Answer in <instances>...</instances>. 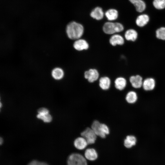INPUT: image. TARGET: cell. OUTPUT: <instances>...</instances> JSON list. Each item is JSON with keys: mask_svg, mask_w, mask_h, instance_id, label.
Instances as JSON below:
<instances>
[{"mask_svg": "<svg viewBox=\"0 0 165 165\" xmlns=\"http://www.w3.org/2000/svg\"><path fill=\"white\" fill-rule=\"evenodd\" d=\"M27 165H48L46 163L34 160L30 162Z\"/></svg>", "mask_w": 165, "mask_h": 165, "instance_id": "27", "label": "cell"}, {"mask_svg": "<svg viewBox=\"0 0 165 165\" xmlns=\"http://www.w3.org/2000/svg\"><path fill=\"white\" fill-rule=\"evenodd\" d=\"M156 86V81L152 78H148L145 79L143 82L142 86L146 91L153 90Z\"/></svg>", "mask_w": 165, "mask_h": 165, "instance_id": "10", "label": "cell"}, {"mask_svg": "<svg viewBox=\"0 0 165 165\" xmlns=\"http://www.w3.org/2000/svg\"><path fill=\"white\" fill-rule=\"evenodd\" d=\"M109 42L112 46H115L116 45H122L124 43L123 38L119 34L113 35L109 39Z\"/></svg>", "mask_w": 165, "mask_h": 165, "instance_id": "12", "label": "cell"}, {"mask_svg": "<svg viewBox=\"0 0 165 165\" xmlns=\"http://www.w3.org/2000/svg\"><path fill=\"white\" fill-rule=\"evenodd\" d=\"M156 35L158 39L165 40V27H161L158 29L156 31Z\"/></svg>", "mask_w": 165, "mask_h": 165, "instance_id": "23", "label": "cell"}, {"mask_svg": "<svg viewBox=\"0 0 165 165\" xmlns=\"http://www.w3.org/2000/svg\"><path fill=\"white\" fill-rule=\"evenodd\" d=\"M149 17L146 14H142L137 17L136 20L137 25L141 27H143L146 25L148 22Z\"/></svg>", "mask_w": 165, "mask_h": 165, "instance_id": "13", "label": "cell"}, {"mask_svg": "<svg viewBox=\"0 0 165 165\" xmlns=\"http://www.w3.org/2000/svg\"><path fill=\"white\" fill-rule=\"evenodd\" d=\"M137 141L136 138L133 135L127 136L124 140V145L127 148H130L135 145Z\"/></svg>", "mask_w": 165, "mask_h": 165, "instance_id": "18", "label": "cell"}, {"mask_svg": "<svg viewBox=\"0 0 165 165\" xmlns=\"http://www.w3.org/2000/svg\"><path fill=\"white\" fill-rule=\"evenodd\" d=\"M85 158L90 161H94L98 157V153L96 150L93 148L86 149L84 152Z\"/></svg>", "mask_w": 165, "mask_h": 165, "instance_id": "11", "label": "cell"}, {"mask_svg": "<svg viewBox=\"0 0 165 165\" xmlns=\"http://www.w3.org/2000/svg\"><path fill=\"white\" fill-rule=\"evenodd\" d=\"M134 5L136 10L140 13L144 11L146 8V4L142 0H138Z\"/></svg>", "mask_w": 165, "mask_h": 165, "instance_id": "22", "label": "cell"}, {"mask_svg": "<svg viewBox=\"0 0 165 165\" xmlns=\"http://www.w3.org/2000/svg\"><path fill=\"white\" fill-rule=\"evenodd\" d=\"M138 0H129L130 2L133 5L135 4Z\"/></svg>", "mask_w": 165, "mask_h": 165, "instance_id": "28", "label": "cell"}, {"mask_svg": "<svg viewBox=\"0 0 165 165\" xmlns=\"http://www.w3.org/2000/svg\"><path fill=\"white\" fill-rule=\"evenodd\" d=\"M64 75V71L62 68L59 67L53 68L51 72L52 76L55 80L61 79L63 78Z\"/></svg>", "mask_w": 165, "mask_h": 165, "instance_id": "19", "label": "cell"}, {"mask_svg": "<svg viewBox=\"0 0 165 165\" xmlns=\"http://www.w3.org/2000/svg\"><path fill=\"white\" fill-rule=\"evenodd\" d=\"M73 47L77 50L82 51L87 50L89 48V46L86 40L79 38L76 40L74 42Z\"/></svg>", "mask_w": 165, "mask_h": 165, "instance_id": "9", "label": "cell"}, {"mask_svg": "<svg viewBox=\"0 0 165 165\" xmlns=\"http://www.w3.org/2000/svg\"><path fill=\"white\" fill-rule=\"evenodd\" d=\"M91 128L98 137L105 138L110 133V129L106 123L95 121L92 123Z\"/></svg>", "mask_w": 165, "mask_h": 165, "instance_id": "2", "label": "cell"}, {"mask_svg": "<svg viewBox=\"0 0 165 165\" xmlns=\"http://www.w3.org/2000/svg\"><path fill=\"white\" fill-rule=\"evenodd\" d=\"M83 32V26L76 22H71L66 26V33L68 37L70 39L77 40L80 38Z\"/></svg>", "mask_w": 165, "mask_h": 165, "instance_id": "1", "label": "cell"}, {"mask_svg": "<svg viewBox=\"0 0 165 165\" xmlns=\"http://www.w3.org/2000/svg\"><path fill=\"white\" fill-rule=\"evenodd\" d=\"M85 78L90 83L96 81L99 76V73L95 69H90L85 72L84 74Z\"/></svg>", "mask_w": 165, "mask_h": 165, "instance_id": "6", "label": "cell"}, {"mask_svg": "<svg viewBox=\"0 0 165 165\" xmlns=\"http://www.w3.org/2000/svg\"><path fill=\"white\" fill-rule=\"evenodd\" d=\"M153 5L157 9H163L165 8V0H154Z\"/></svg>", "mask_w": 165, "mask_h": 165, "instance_id": "24", "label": "cell"}, {"mask_svg": "<svg viewBox=\"0 0 165 165\" xmlns=\"http://www.w3.org/2000/svg\"><path fill=\"white\" fill-rule=\"evenodd\" d=\"M67 165H87L85 158L81 154L73 153L70 155L68 159Z\"/></svg>", "mask_w": 165, "mask_h": 165, "instance_id": "4", "label": "cell"}, {"mask_svg": "<svg viewBox=\"0 0 165 165\" xmlns=\"http://www.w3.org/2000/svg\"><path fill=\"white\" fill-rule=\"evenodd\" d=\"M90 15L92 18L97 20H100L103 18L104 13L101 7H97L92 10Z\"/></svg>", "mask_w": 165, "mask_h": 165, "instance_id": "15", "label": "cell"}, {"mask_svg": "<svg viewBox=\"0 0 165 165\" xmlns=\"http://www.w3.org/2000/svg\"><path fill=\"white\" fill-rule=\"evenodd\" d=\"M37 112L38 114L41 115L49 113V110L45 108H40L38 110Z\"/></svg>", "mask_w": 165, "mask_h": 165, "instance_id": "26", "label": "cell"}, {"mask_svg": "<svg viewBox=\"0 0 165 165\" xmlns=\"http://www.w3.org/2000/svg\"><path fill=\"white\" fill-rule=\"evenodd\" d=\"M37 117L45 123H50L52 121V117L49 113L42 115L38 114L37 116Z\"/></svg>", "mask_w": 165, "mask_h": 165, "instance_id": "25", "label": "cell"}, {"mask_svg": "<svg viewBox=\"0 0 165 165\" xmlns=\"http://www.w3.org/2000/svg\"><path fill=\"white\" fill-rule=\"evenodd\" d=\"M105 16L109 21H113L116 19L118 16V11L114 9H110L107 10L105 13Z\"/></svg>", "mask_w": 165, "mask_h": 165, "instance_id": "20", "label": "cell"}, {"mask_svg": "<svg viewBox=\"0 0 165 165\" xmlns=\"http://www.w3.org/2000/svg\"><path fill=\"white\" fill-rule=\"evenodd\" d=\"M138 98L136 92L133 91L128 92L125 97V100L127 102L130 104L135 103Z\"/></svg>", "mask_w": 165, "mask_h": 165, "instance_id": "21", "label": "cell"}, {"mask_svg": "<svg viewBox=\"0 0 165 165\" xmlns=\"http://www.w3.org/2000/svg\"><path fill=\"white\" fill-rule=\"evenodd\" d=\"M115 86L116 89L119 90H122L126 87L127 85L126 79L123 77L117 78L114 82Z\"/></svg>", "mask_w": 165, "mask_h": 165, "instance_id": "17", "label": "cell"}, {"mask_svg": "<svg viewBox=\"0 0 165 165\" xmlns=\"http://www.w3.org/2000/svg\"><path fill=\"white\" fill-rule=\"evenodd\" d=\"M104 32L108 34H113L122 31L124 30L123 25L119 23L107 22L103 27Z\"/></svg>", "mask_w": 165, "mask_h": 165, "instance_id": "3", "label": "cell"}, {"mask_svg": "<svg viewBox=\"0 0 165 165\" xmlns=\"http://www.w3.org/2000/svg\"><path fill=\"white\" fill-rule=\"evenodd\" d=\"M111 80L107 77H102L99 80V85L100 88L104 90H108L111 86Z\"/></svg>", "mask_w": 165, "mask_h": 165, "instance_id": "16", "label": "cell"}, {"mask_svg": "<svg viewBox=\"0 0 165 165\" xmlns=\"http://www.w3.org/2000/svg\"><path fill=\"white\" fill-rule=\"evenodd\" d=\"M124 37L127 40L134 42L137 39L138 33L134 29H129L125 32Z\"/></svg>", "mask_w": 165, "mask_h": 165, "instance_id": "14", "label": "cell"}, {"mask_svg": "<svg viewBox=\"0 0 165 165\" xmlns=\"http://www.w3.org/2000/svg\"><path fill=\"white\" fill-rule=\"evenodd\" d=\"M80 135L86 139L88 145L94 144L98 137L90 127L85 128L81 132Z\"/></svg>", "mask_w": 165, "mask_h": 165, "instance_id": "5", "label": "cell"}, {"mask_svg": "<svg viewBox=\"0 0 165 165\" xmlns=\"http://www.w3.org/2000/svg\"><path fill=\"white\" fill-rule=\"evenodd\" d=\"M73 145L75 148L79 150L85 149L88 144L86 139L81 136L76 137L74 140Z\"/></svg>", "mask_w": 165, "mask_h": 165, "instance_id": "7", "label": "cell"}, {"mask_svg": "<svg viewBox=\"0 0 165 165\" xmlns=\"http://www.w3.org/2000/svg\"><path fill=\"white\" fill-rule=\"evenodd\" d=\"M3 142L2 138L1 137L0 139V143L1 145H2Z\"/></svg>", "mask_w": 165, "mask_h": 165, "instance_id": "29", "label": "cell"}, {"mask_svg": "<svg viewBox=\"0 0 165 165\" xmlns=\"http://www.w3.org/2000/svg\"><path fill=\"white\" fill-rule=\"evenodd\" d=\"M129 80L131 86L134 88H139L142 86L143 80L142 77L139 75L131 76Z\"/></svg>", "mask_w": 165, "mask_h": 165, "instance_id": "8", "label": "cell"}]
</instances>
